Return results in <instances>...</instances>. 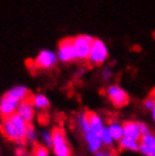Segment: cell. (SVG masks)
<instances>
[{
  "label": "cell",
  "mask_w": 155,
  "mask_h": 156,
  "mask_svg": "<svg viewBox=\"0 0 155 156\" xmlns=\"http://www.w3.org/2000/svg\"><path fill=\"white\" fill-rule=\"evenodd\" d=\"M27 127H28V122H26L16 112L2 119V123L0 125V131L8 140L23 144L26 137Z\"/></svg>",
  "instance_id": "obj_1"
},
{
  "label": "cell",
  "mask_w": 155,
  "mask_h": 156,
  "mask_svg": "<svg viewBox=\"0 0 155 156\" xmlns=\"http://www.w3.org/2000/svg\"><path fill=\"white\" fill-rule=\"evenodd\" d=\"M52 149L56 156H71L65 131L61 128L52 129Z\"/></svg>",
  "instance_id": "obj_2"
},
{
  "label": "cell",
  "mask_w": 155,
  "mask_h": 156,
  "mask_svg": "<svg viewBox=\"0 0 155 156\" xmlns=\"http://www.w3.org/2000/svg\"><path fill=\"white\" fill-rule=\"evenodd\" d=\"M106 96L110 100V102L118 109L124 108V106H126L129 103L128 93L121 86L117 85V84H112V85L108 86V88H106Z\"/></svg>",
  "instance_id": "obj_3"
},
{
  "label": "cell",
  "mask_w": 155,
  "mask_h": 156,
  "mask_svg": "<svg viewBox=\"0 0 155 156\" xmlns=\"http://www.w3.org/2000/svg\"><path fill=\"white\" fill-rule=\"evenodd\" d=\"M109 51L108 48L105 45L103 41L99 39L94 40L92 48H91V52L88 55V61L92 65H102L105 60L108 59Z\"/></svg>",
  "instance_id": "obj_4"
},
{
  "label": "cell",
  "mask_w": 155,
  "mask_h": 156,
  "mask_svg": "<svg viewBox=\"0 0 155 156\" xmlns=\"http://www.w3.org/2000/svg\"><path fill=\"white\" fill-rule=\"evenodd\" d=\"M74 40V45L76 49V53H77V58L79 60H85L88 59L89 52H91V48L94 42V37L91 35H78Z\"/></svg>",
  "instance_id": "obj_5"
},
{
  "label": "cell",
  "mask_w": 155,
  "mask_h": 156,
  "mask_svg": "<svg viewBox=\"0 0 155 156\" xmlns=\"http://www.w3.org/2000/svg\"><path fill=\"white\" fill-rule=\"evenodd\" d=\"M20 103V100L8 90L0 100V115L2 117V119L16 113Z\"/></svg>",
  "instance_id": "obj_6"
},
{
  "label": "cell",
  "mask_w": 155,
  "mask_h": 156,
  "mask_svg": "<svg viewBox=\"0 0 155 156\" xmlns=\"http://www.w3.org/2000/svg\"><path fill=\"white\" fill-rule=\"evenodd\" d=\"M58 58L62 62H71L74 60H77L78 58L74 45V40L65 39L60 42L58 50Z\"/></svg>",
  "instance_id": "obj_7"
},
{
  "label": "cell",
  "mask_w": 155,
  "mask_h": 156,
  "mask_svg": "<svg viewBox=\"0 0 155 156\" xmlns=\"http://www.w3.org/2000/svg\"><path fill=\"white\" fill-rule=\"evenodd\" d=\"M57 60L58 58L52 51L42 50L35 59L34 66L40 69H49L57 63Z\"/></svg>",
  "instance_id": "obj_8"
},
{
  "label": "cell",
  "mask_w": 155,
  "mask_h": 156,
  "mask_svg": "<svg viewBox=\"0 0 155 156\" xmlns=\"http://www.w3.org/2000/svg\"><path fill=\"white\" fill-rule=\"evenodd\" d=\"M139 152L145 156H155V135L147 133L139 139Z\"/></svg>",
  "instance_id": "obj_9"
},
{
  "label": "cell",
  "mask_w": 155,
  "mask_h": 156,
  "mask_svg": "<svg viewBox=\"0 0 155 156\" xmlns=\"http://www.w3.org/2000/svg\"><path fill=\"white\" fill-rule=\"evenodd\" d=\"M34 109L35 108L32 103L31 98L24 100V101L20 102L18 108H17V113L20 114L26 122L30 123L34 118Z\"/></svg>",
  "instance_id": "obj_10"
},
{
  "label": "cell",
  "mask_w": 155,
  "mask_h": 156,
  "mask_svg": "<svg viewBox=\"0 0 155 156\" xmlns=\"http://www.w3.org/2000/svg\"><path fill=\"white\" fill-rule=\"evenodd\" d=\"M84 137H85V140L87 143V147L92 153H96L99 151H101L102 147V140L100 135L95 133L94 131H88V133H84Z\"/></svg>",
  "instance_id": "obj_11"
},
{
  "label": "cell",
  "mask_w": 155,
  "mask_h": 156,
  "mask_svg": "<svg viewBox=\"0 0 155 156\" xmlns=\"http://www.w3.org/2000/svg\"><path fill=\"white\" fill-rule=\"evenodd\" d=\"M124 137L132 138L136 140H139L142 133H140L138 122L136 121H127L124 123Z\"/></svg>",
  "instance_id": "obj_12"
},
{
  "label": "cell",
  "mask_w": 155,
  "mask_h": 156,
  "mask_svg": "<svg viewBox=\"0 0 155 156\" xmlns=\"http://www.w3.org/2000/svg\"><path fill=\"white\" fill-rule=\"evenodd\" d=\"M89 120V126H91V130L94 131L97 135H101V133L104 130L105 126L103 120L101 119V117L95 112H87Z\"/></svg>",
  "instance_id": "obj_13"
},
{
  "label": "cell",
  "mask_w": 155,
  "mask_h": 156,
  "mask_svg": "<svg viewBox=\"0 0 155 156\" xmlns=\"http://www.w3.org/2000/svg\"><path fill=\"white\" fill-rule=\"evenodd\" d=\"M108 129L116 141H119L124 137V123H120L118 121H111L108 126Z\"/></svg>",
  "instance_id": "obj_14"
},
{
  "label": "cell",
  "mask_w": 155,
  "mask_h": 156,
  "mask_svg": "<svg viewBox=\"0 0 155 156\" xmlns=\"http://www.w3.org/2000/svg\"><path fill=\"white\" fill-rule=\"evenodd\" d=\"M119 146L121 149L124 151H132V152H136L139 151L140 143L139 140H136L132 138H128V137H122L119 140Z\"/></svg>",
  "instance_id": "obj_15"
},
{
  "label": "cell",
  "mask_w": 155,
  "mask_h": 156,
  "mask_svg": "<svg viewBox=\"0 0 155 156\" xmlns=\"http://www.w3.org/2000/svg\"><path fill=\"white\" fill-rule=\"evenodd\" d=\"M31 101L33 103L35 109L38 110H44L48 109L49 105H50V102L48 100V98L43 94H36V95H33L31 98Z\"/></svg>",
  "instance_id": "obj_16"
},
{
  "label": "cell",
  "mask_w": 155,
  "mask_h": 156,
  "mask_svg": "<svg viewBox=\"0 0 155 156\" xmlns=\"http://www.w3.org/2000/svg\"><path fill=\"white\" fill-rule=\"evenodd\" d=\"M9 92H10L14 96H16V98H18L20 102L32 98V94H31V92H30V90H28L27 87H25V86H15V87H13Z\"/></svg>",
  "instance_id": "obj_17"
},
{
  "label": "cell",
  "mask_w": 155,
  "mask_h": 156,
  "mask_svg": "<svg viewBox=\"0 0 155 156\" xmlns=\"http://www.w3.org/2000/svg\"><path fill=\"white\" fill-rule=\"evenodd\" d=\"M78 126L81 130L83 131V133H86L91 131V126H89V120H88V115H87V112L85 113H81L78 115Z\"/></svg>",
  "instance_id": "obj_18"
},
{
  "label": "cell",
  "mask_w": 155,
  "mask_h": 156,
  "mask_svg": "<svg viewBox=\"0 0 155 156\" xmlns=\"http://www.w3.org/2000/svg\"><path fill=\"white\" fill-rule=\"evenodd\" d=\"M100 137H101V140H102V144L104 145V146H112L113 143H114V139H113V137L111 136V133H110V131H109L108 127H105L104 130L101 133V135H100Z\"/></svg>",
  "instance_id": "obj_19"
},
{
  "label": "cell",
  "mask_w": 155,
  "mask_h": 156,
  "mask_svg": "<svg viewBox=\"0 0 155 156\" xmlns=\"http://www.w3.org/2000/svg\"><path fill=\"white\" fill-rule=\"evenodd\" d=\"M33 156H49V151L44 146L36 145L33 151Z\"/></svg>",
  "instance_id": "obj_20"
},
{
  "label": "cell",
  "mask_w": 155,
  "mask_h": 156,
  "mask_svg": "<svg viewBox=\"0 0 155 156\" xmlns=\"http://www.w3.org/2000/svg\"><path fill=\"white\" fill-rule=\"evenodd\" d=\"M35 139H36V133H35L33 126L28 125V127H27V131H26V137H25V140L31 141V143H34Z\"/></svg>",
  "instance_id": "obj_21"
},
{
  "label": "cell",
  "mask_w": 155,
  "mask_h": 156,
  "mask_svg": "<svg viewBox=\"0 0 155 156\" xmlns=\"http://www.w3.org/2000/svg\"><path fill=\"white\" fill-rule=\"evenodd\" d=\"M42 139L47 147H52V133L49 131H43L42 133Z\"/></svg>",
  "instance_id": "obj_22"
},
{
  "label": "cell",
  "mask_w": 155,
  "mask_h": 156,
  "mask_svg": "<svg viewBox=\"0 0 155 156\" xmlns=\"http://www.w3.org/2000/svg\"><path fill=\"white\" fill-rule=\"evenodd\" d=\"M154 102H155V98H147L145 101H144V106L146 108L147 110H152L153 105H154Z\"/></svg>",
  "instance_id": "obj_23"
},
{
  "label": "cell",
  "mask_w": 155,
  "mask_h": 156,
  "mask_svg": "<svg viewBox=\"0 0 155 156\" xmlns=\"http://www.w3.org/2000/svg\"><path fill=\"white\" fill-rule=\"evenodd\" d=\"M138 127H139V130H140V133H142V136L145 135V133H150V130H148L147 126L143 123V122H138Z\"/></svg>",
  "instance_id": "obj_24"
},
{
  "label": "cell",
  "mask_w": 155,
  "mask_h": 156,
  "mask_svg": "<svg viewBox=\"0 0 155 156\" xmlns=\"http://www.w3.org/2000/svg\"><path fill=\"white\" fill-rule=\"evenodd\" d=\"M111 76H112V73H111V70H110L109 68L104 69V70H103V73H102V77H103V79H104V80H109V79L111 78Z\"/></svg>",
  "instance_id": "obj_25"
},
{
  "label": "cell",
  "mask_w": 155,
  "mask_h": 156,
  "mask_svg": "<svg viewBox=\"0 0 155 156\" xmlns=\"http://www.w3.org/2000/svg\"><path fill=\"white\" fill-rule=\"evenodd\" d=\"M95 156H116L112 152H109V151H99L95 153Z\"/></svg>",
  "instance_id": "obj_26"
},
{
  "label": "cell",
  "mask_w": 155,
  "mask_h": 156,
  "mask_svg": "<svg viewBox=\"0 0 155 156\" xmlns=\"http://www.w3.org/2000/svg\"><path fill=\"white\" fill-rule=\"evenodd\" d=\"M152 117H153V121L155 122V102H154V105H153V108H152Z\"/></svg>",
  "instance_id": "obj_27"
},
{
  "label": "cell",
  "mask_w": 155,
  "mask_h": 156,
  "mask_svg": "<svg viewBox=\"0 0 155 156\" xmlns=\"http://www.w3.org/2000/svg\"><path fill=\"white\" fill-rule=\"evenodd\" d=\"M23 154H24V152H23V151H20V149H18V151H17V155H18V156L23 155Z\"/></svg>",
  "instance_id": "obj_28"
}]
</instances>
